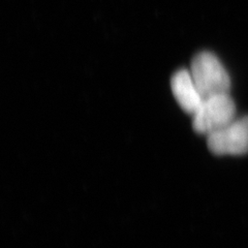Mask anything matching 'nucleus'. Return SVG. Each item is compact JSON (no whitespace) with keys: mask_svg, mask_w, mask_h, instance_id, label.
Returning a JSON list of instances; mask_svg holds the SVG:
<instances>
[{"mask_svg":"<svg viewBox=\"0 0 248 248\" xmlns=\"http://www.w3.org/2000/svg\"><path fill=\"white\" fill-rule=\"evenodd\" d=\"M192 116L196 133L209 136L236 118V105L230 93H220L204 98Z\"/></svg>","mask_w":248,"mask_h":248,"instance_id":"2","label":"nucleus"},{"mask_svg":"<svg viewBox=\"0 0 248 248\" xmlns=\"http://www.w3.org/2000/svg\"><path fill=\"white\" fill-rule=\"evenodd\" d=\"M208 148L216 155L248 153V116L234 119L224 127L207 136Z\"/></svg>","mask_w":248,"mask_h":248,"instance_id":"3","label":"nucleus"},{"mask_svg":"<svg viewBox=\"0 0 248 248\" xmlns=\"http://www.w3.org/2000/svg\"><path fill=\"white\" fill-rule=\"evenodd\" d=\"M170 88L177 103L182 110L193 115L203 102L201 93L187 69H180L175 73L170 80Z\"/></svg>","mask_w":248,"mask_h":248,"instance_id":"4","label":"nucleus"},{"mask_svg":"<svg viewBox=\"0 0 248 248\" xmlns=\"http://www.w3.org/2000/svg\"><path fill=\"white\" fill-rule=\"evenodd\" d=\"M189 72L203 98L230 93V76L213 53L204 51L197 54L191 61Z\"/></svg>","mask_w":248,"mask_h":248,"instance_id":"1","label":"nucleus"}]
</instances>
